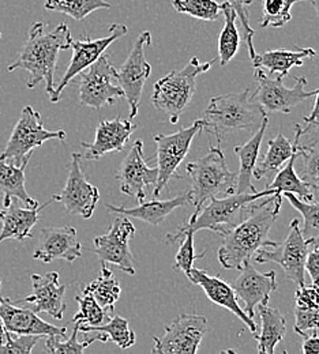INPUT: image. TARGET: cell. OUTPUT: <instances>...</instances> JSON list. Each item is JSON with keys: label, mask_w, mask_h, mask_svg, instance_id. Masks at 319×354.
<instances>
[{"label": "cell", "mask_w": 319, "mask_h": 354, "mask_svg": "<svg viewBox=\"0 0 319 354\" xmlns=\"http://www.w3.org/2000/svg\"><path fill=\"white\" fill-rule=\"evenodd\" d=\"M282 194L275 192L255 201L246 218L223 234V243L219 248V262L226 270L241 268L246 262L264 247H275L277 243L269 240V232L280 214Z\"/></svg>", "instance_id": "cell-1"}, {"label": "cell", "mask_w": 319, "mask_h": 354, "mask_svg": "<svg viewBox=\"0 0 319 354\" xmlns=\"http://www.w3.org/2000/svg\"><path fill=\"white\" fill-rule=\"evenodd\" d=\"M73 43L71 32L66 24H59L53 30L46 32V24L35 22L29 29V37L22 46L18 59L7 67L10 73L25 70L29 73L26 86L35 88L40 82L46 84L49 100L55 93L53 75L57 64V55L70 49Z\"/></svg>", "instance_id": "cell-2"}, {"label": "cell", "mask_w": 319, "mask_h": 354, "mask_svg": "<svg viewBox=\"0 0 319 354\" xmlns=\"http://www.w3.org/2000/svg\"><path fill=\"white\" fill-rule=\"evenodd\" d=\"M250 90L219 94L210 98L202 118L198 119L202 130L213 133L221 145L224 138L236 131H257L268 113L254 100L248 98Z\"/></svg>", "instance_id": "cell-3"}, {"label": "cell", "mask_w": 319, "mask_h": 354, "mask_svg": "<svg viewBox=\"0 0 319 354\" xmlns=\"http://www.w3.org/2000/svg\"><path fill=\"white\" fill-rule=\"evenodd\" d=\"M185 174L190 183L188 198L195 210L213 198H223L235 194L237 174L229 171L226 156L220 145L210 147L202 158L188 162Z\"/></svg>", "instance_id": "cell-4"}, {"label": "cell", "mask_w": 319, "mask_h": 354, "mask_svg": "<svg viewBox=\"0 0 319 354\" xmlns=\"http://www.w3.org/2000/svg\"><path fill=\"white\" fill-rule=\"evenodd\" d=\"M215 60L201 63L198 57H192L182 70L171 71L153 85L152 104L157 111L167 115L170 123L178 124L181 115L190 104L195 88L197 78L208 73Z\"/></svg>", "instance_id": "cell-5"}, {"label": "cell", "mask_w": 319, "mask_h": 354, "mask_svg": "<svg viewBox=\"0 0 319 354\" xmlns=\"http://www.w3.org/2000/svg\"><path fill=\"white\" fill-rule=\"evenodd\" d=\"M275 192V189L266 188L264 191H255L248 194H230L223 198H213L210 199L209 205L202 206L199 210H195L194 214L183 223L181 229H178V232L188 229L192 232L209 229L223 234L224 232L246 218L251 205L255 201Z\"/></svg>", "instance_id": "cell-6"}, {"label": "cell", "mask_w": 319, "mask_h": 354, "mask_svg": "<svg viewBox=\"0 0 319 354\" xmlns=\"http://www.w3.org/2000/svg\"><path fill=\"white\" fill-rule=\"evenodd\" d=\"M51 139L64 140L66 133L48 131L43 126L42 115L35 108L25 106L0 158L14 165H28L35 149Z\"/></svg>", "instance_id": "cell-7"}, {"label": "cell", "mask_w": 319, "mask_h": 354, "mask_svg": "<svg viewBox=\"0 0 319 354\" xmlns=\"http://www.w3.org/2000/svg\"><path fill=\"white\" fill-rule=\"evenodd\" d=\"M80 75V102L85 106L98 111L125 97L123 88L118 85V70L112 66L108 55H101Z\"/></svg>", "instance_id": "cell-8"}, {"label": "cell", "mask_w": 319, "mask_h": 354, "mask_svg": "<svg viewBox=\"0 0 319 354\" xmlns=\"http://www.w3.org/2000/svg\"><path fill=\"white\" fill-rule=\"evenodd\" d=\"M202 131V124L199 120H195L192 126L179 130L171 135H154V143L157 147V169L158 177L153 189V198L160 196L161 191L168 185L172 177L182 176L176 175V169L190 151V146L194 138Z\"/></svg>", "instance_id": "cell-9"}, {"label": "cell", "mask_w": 319, "mask_h": 354, "mask_svg": "<svg viewBox=\"0 0 319 354\" xmlns=\"http://www.w3.org/2000/svg\"><path fill=\"white\" fill-rule=\"evenodd\" d=\"M209 333L208 319L198 313H183L165 327L163 337H153V354H195Z\"/></svg>", "instance_id": "cell-10"}, {"label": "cell", "mask_w": 319, "mask_h": 354, "mask_svg": "<svg viewBox=\"0 0 319 354\" xmlns=\"http://www.w3.org/2000/svg\"><path fill=\"white\" fill-rule=\"evenodd\" d=\"M254 77L258 81V88L251 100L257 101L266 113H291L299 104L316 95L317 90L306 91L307 80L304 77H295V86L286 88L281 78H271L264 70L257 68Z\"/></svg>", "instance_id": "cell-11"}, {"label": "cell", "mask_w": 319, "mask_h": 354, "mask_svg": "<svg viewBox=\"0 0 319 354\" xmlns=\"http://www.w3.org/2000/svg\"><path fill=\"white\" fill-rule=\"evenodd\" d=\"M307 241L304 240L299 220H292L288 227L286 239L282 244H277L273 251L258 250L255 252L257 263H277L285 272L286 279L295 282L298 286L304 285Z\"/></svg>", "instance_id": "cell-12"}, {"label": "cell", "mask_w": 319, "mask_h": 354, "mask_svg": "<svg viewBox=\"0 0 319 354\" xmlns=\"http://www.w3.org/2000/svg\"><path fill=\"white\" fill-rule=\"evenodd\" d=\"M150 44V32H142L138 36L129 57L118 70V85L123 88L125 98L129 102L130 120L138 115L143 86L152 74V66L145 57V49Z\"/></svg>", "instance_id": "cell-13"}, {"label": "cell", "mask_w": 319, "mask_h": 354, "mask_svg": "<svg viewBox=\"0 0 319 354\" xmlns=\"http://www.w3.org/2000/svg\"><path fill=\"white\" fill-rule=\"evenodd\" d=\"M129 32L127 26L123 24H112L109 26V35L107 37L101 39H84V40H77L71 43V49H73V57L71 62L60 80L59 85L55 88L53 97L51 98L52 102H57L60 100V95L63 93L64 88L82 71H85L88 67H91L94 62H97L101 55H104L105 49L109 45L113 44L123 36H126Z\"/></svg>", "instance_id": "cell-14"}, {"label": "cell", "mask_w": 319, "mask_h": 354, "mask_svg": "<svg viewBox=\"0 0 319 354\" xmlns=\"http://www.w3.org/2000/svg\"><path fill=\"white\" fill-rule=\"evenodd\" d=\"M136 232L134 223L126 218V216L119 217L112 222L105 234L94 239L93 252L101 262L118 266L126 274L136 275L134 258L129 247V241Z\"/></svg>", "instance_id": "cell-15"}, {"label": "cell", "mask_w": 319, "mask_h": 354, "mask_svg": "<svg viewBox=\"0 0 319 354\" xmlns=\"http://www.w3.org/2000/svg\"><path fill=\"white\" fill-rule=\"evenodd\" d=\"M81 158L82 156L80 153H73L66 185L63 191L59 195H53L52 199L62 202L67 213L89 220L100 201V192L84 175Z\"/></svg>", "instance_id": "cell-16"}, {"label": "cell", "mask_w": 319, "mask_h": 354, "mask_svg": "<svg viewBox=\"0 0 319 354\" xmlns=\"http://www.w3.org/2000/svg\"><path fill=\"white\" fill-rule=\"evenodd\" d=\"M157 177V167L150 168L147 165L143 156V143L142 140H137L116 175L120 183V191L129 196L137 198L138 202H143L147 188L156 185Z\"/></svg>", "instance_id": "cell-17"}, {"label": "cell", "mask_w": 319, "mask_h": 354, "mask_svg": "<svg viewBox=\"0 0 319 354\" xmlns=\"http://www.w3.org/2000/svg\"><path fill=\"white\" fill-rule=\"evenodd\" d=\"M81 257L82 245L77 237V229L70 225L43 229L32 255L33 259L44 263H51L56 259L71 263Z\"/></svg>", "instance_id": "cell-18"}, {"label": "cell", "mask_w": 319, "mask_h": 354, "mask_svg": "<svg viewBox=\"0 0 319 354\" xmlns=\"http://www.w3.org/2000/svg\"><path fill=\"white\" fill-rule=\"evenodd\" d=\"M240 270L232 288L236 297L244 301V312L254 319L257 306L269 304L271 295L277 289V275L274 271L259 272L250 262H246Z\"/></svg>", "instance_id": "cell-19"}, {"label": "cell", "mask_w": 319, "mask_h": 354, "mask_svg": "<svg viewBox=\"0 0 319 354\" xmlns=\"http://www.w3.org/2000/svg\"><path fill=\"white\" fill-rule=\"evenodd\" d=\"M32 293L22 300L30 304L36 313H48L53 319L62 320L66 312V286L60 285L59 274L49 271L46 274H32Z\"/></svg>", "instance_id": "cell-20"}, {"label": "cell", "mask_w": 319, "mask_h": 354, "mask_svg": "<svg viewBox=\"0 0 319 354\" xmlns=\"http://www.w3.org/2000/svg\"><path fill=\"white\" fill-rule=\"evenodd\" d=\"M185 275L192 283H195L203 289V292L206 293L208 299L212 303L232 312L248 327V330L253 334L257 333V330H258L257 323L239 306L233 288L226 281H223L220 278V275L213 277V275H209V272L206 270H199L195 267H192Z\"/></svg>", "instance_id": "cell-21"}, {"label": "cell", "mask_w": 319, "mask_h": 354, "mask_svg": "<svg viewBox=\"0 0 319 354\" xmlns=\"http://www.w3.org/2000/svg\"><path fill=\"white\" fill-rule=\"evenodd\" d=\"M0 319L4 324L6 331H10L12 334H30L40 337L59 335L66 338V327H57L46 323V320L39 317L35 310L21 308L6 297H0Z\"/></svg>", "instance_id": "cell-22"}, {"label": "cell", "mask_w": 319, "mask_h": 354, "mask_svg": "<svg viewBox=\"0 0 319 354\" xmlns=\"http://www.w3.org/2000/svg\"><path fill=\"white\" fill-rule=\"evenodd\" d=\"M137 127L131 120H123L120 116L115 120L101 122L95 130L94 140L91 143H81L85 149V160L95 161L102 158L105 154L122 151Z\"/></svg>", "instance_id": "cell-23"}, {"label": "cell", "mask_w": 319, "mask_h": 354, "mask_svg": "<svg viewBox=\"0 0 319 354\" xmlns=\"http://www.w3.org/2000/svg\"><path fill=\"white\" fill-rule=\"evenodd\" d=\"M53 199L48 201L43 206L36 207H21L15 202V198H12V202L8 207L0 209V243L4 240H18L22 241L32 234V229L39 222V213L46 209L49 203H52Z\"/></svg>", "instance_id": "cell-24"}, {"label": "cell", "mask_w": 319, "mask_h": 354, "mask_svg": "<svg viewBox=\"0 0 319 354\" xmlns=\"http://www.w3.org/2000/svg\"><path fill=\"white\" fill-rule=\"evenodd\" d=\"M316 56L317 50L314 48H296L295 50L278 48L264 53H255L251 62L255 70L259 68L269 74H278V78L284 80L292 67H300L306 59Z\"/></svg>", "instance_id": "cell-25"}, {"label": "cell", "mask_w": 319, "mask_h": 354, "mask_svg": "<svg viewBox=\"0 0 319 354\" xmlns=\"http://www.w3.org/2000/svg\"><path fill=\"white\" fill-rule=\"evenodd\" d=\"M269 124V119L266 118L261 127L255 131L254 136L246 142L241 146L235 147V154L239 158L240 168L237 174V181L235 187V194H248V192H255V187L253 184L254 178V168L257 165V160L259 156V149L264 140V136L266 133Z\"/></svg>", "instance_id": "cell-26"}, {"label": "cell", "mask_w": 319, "mask_h": 354, "mask_svg": "<svg viewBox=\"0 0 319 354\" xmlns=\"http://www.w3.org/2000/svg\"><path fill=\"white\" fill-rule=\"evenodd\" d=\"M188 203H190V198H188V194L185 192L172 199H165V201L153 199L150 202H139L137 207H116L111 205H105V207L111 213L133 217L140 221L147 222L150 225H160L174 210L184 207Z\"/></svg>", "instance_id": "cell-27"}, {"label": "cell", "mask_w": 319, "mask_h": 354, "mask_svg": "<svg viewBox=\"0 0 319 354\" xmlns=\"http://www.w3.org/2000/svg\"><path fill=\"white\" fill-rule=\"evenodd\" d=\"M300 131H302V126L295 124L293 143H291L282 133H278L275 138L269 140L268 143L269 147L264 160L259 164H257L254 168V174H253L254 178L262 180V178L273 176L274 174H277L288 162V160L299 147Z\"/></svg>", "instance_id": "cell-28"}, {"label": "cell", "mask_w": 319, "mask_h": 354, "mask_svg": "<svg viewBox=\"0 0 319 354\" xmlns=\"http://www.w3.org/2000/svg\"><path fill=\"white\" fill-rule=\"evenodd\" d=\"M25 168L26 165H14L0 158V191L3 192V207H8L12 198L24 202L26 207L39 206V202L26 191Z\"/></svg>", "instance_id": "cell-29"}, {"label": "cell", "mask_w": 319, "mask_h": 354, "mask_svg": "<svg viewBox=\"0 0 319 354\" xmlns=\"http://www.w3.org/2000/svg\"><path fill=\"white\" fill-rule=\"evenodd\" d=\"M259 317L262 323L261 334H253L258 341V353L273 354L286 331V320L282 313L269 304H259Z\"/></svg>", "instance_id": "cell-30"}, {"label": "cell", "mask_w": 319, "mask_h": 354, "mask_svg": "<svg viewBox=\"0 0 319 354\" xmlns=\"http://www.w3.org/2000/svg\"><path fill=\"white\" fill-rule=\"evenodd\" d=\"M299 149H300V143H299L298 150L288 160V164L285 167H282L275 174L273 181L269 184L268 188L275 189L280 194L292 192L298 198L310 202V201L314 199V191L300 177L298 176V174L295 171V161H296L298 157H300Z\"/></svg>", "instance_id": "cell-31"}, {"label": "cell", "mask_w": 319, "mask_h": 354, "mask_svg": "<svg viewBox=\"0 0 319 354\" xmlns=\"http://www.w3.org/2000/svg\"><path fill=\"white\" fill-rule=\"evenodd\" d=\"M89 292L95 299V301L105 310H113L115 303L119 300L122 289L119 282L116 281L113 272L108 268L107 263L102 262L101 271L98 278L91 281V283L84 289Z\"/></svg>", "instance_id": "cell-32"}, {"label": "cell", "mask_w": 319, "mask_h": 354, "mask_svg": "<svg viewBox=\"0 0 319 354\" xmlns=\"http://www.w3.org/2000/svg\"><path fill=\"white\" fill-rule=\"evenodd\" d=\"M221 14L224 15V28L219 36V56L220 64L227 66L240 48V35L236 26L237 14L227 1L221 3Z\"/></svg>", "instance_id": "cell-33"}, {"label": "cell", "mask_w": 319, "mask_h": 354, "mask_svg": "<svg viewBox=\"0 0 319 354\" xmlns=\"http://www.w3.org/2000/svg\"><path fill=\"white\" fill-rule=\"evenodd\" d=\"M78 333H80V324L75 323L73 334L69 339L62 341L63 337L59 335H49L46 338V348L49 353L53 354H81L85 352V349L88 346H91L93 342L95 341H101V342H107L109 341L108 337L104 333L100 331H91V333H85V334H93L91 337L85 335V339L82 342L78 341Z\"/></svg>", "instance_id": "cell-34"}, {"label": "cell", "mask_w": 319, "mask_h": 354, "mask_svg": "<svg viewBox=\"0 0 319 354\" xmlns=\"http://www.w3.org/2000/svg\"><path fill=\"white\" fill-rule=\"evenodd\" d=\"M81 333H91V331H100L104 333L108 339H112L120 349H129L136 344V333L129 327V320L115 315L108 319L107 324L100 326H80Z\"/></svg>", "instance_id": "cell-35"}, {"label": "cell", "mask_w": 319, "mask_h": 354, "mask_svg": "<svg viewBox=\"0 0 319 354\" xmlns=\"http://www.w3.org/2000/svg\"><path fill=\"white\" fill-rule=\"evenodd\" d=\"M44 7L49 11L66 14L75 21H82L91 12L112 6L107 0H46Z\"/></svg>", "instance_id": "cell-36"}, {"label": "cell", "mask_w": 319, "mask_h": 354, "mask_svg": "<svg viewBox=\"0 0 319 354\" xmlns=\"http://www.w3.org/2000/svg\"><path fill=\"white\" fill-rule=\"evenodd\" d=\"M288 202L303 216V229L302 234L306 241L319 239V202H307L298 198L292 192L282 194Z\"/></svg>", "instance_id": "cell-37"}, {"label": "cell", "mask_w": 319, "mask_h": 354, "mask_svg": "<svg viewBox=\"0 0 319 354\" xmlns=\"http://www.w3.org/2000/svg\"><path fill=\"white\" fill-rule=\"evenodd\" d=\"M194 234L195 232L192 230H183V232H175L171 234H167V241L170 244H175L178 241H181V247L179 251L175 257V268L176 270H182L184 274H187L192 267L194 262L203 258L206 252L202 254H195L194 250Z\"/></svg>", "instance_id": "cell-38"}, {"label": "cell", "mask_w": 319, "mask_h": 354, "mask_svg": "<svg viewBox=\"0 0 319 354\" xmlns=\"http://www.w3.org/2000/svg\"><path fill=\"white\" fill-rule=\"evenodd\" d=\"M299 1L309 0H262L261 28H282L286 25L292 19V7Z\"/></svg>", "instance_id": "cell-39"}, {"label": "cell", "mask_w": 319, "mask_h": 354, "mask_svg": "<svg viewBox=\"0 0 319 354\" xmlns=\"http://www.w3.org/2000/svg\"><path fill=\"white\" fill-rule=\"evenodd\" d=\"M174 8L201 21H217L221 14V4L217 0H172Z\"/></svg>", "instance_id": "cell-40"}, {"label": "cell", "mask_w": 319, "mask_h": 354, "mask_svg": "<svg viewBox=\"0 0 319 354\" xmlns=\"http://www.w3.org/2000/svg\"><path fill=\"white\" fill-rule=\"evenodd\" d=\"M77 303L80 306V310L74 315L73 322L78 323L80 326H100L104 324L107 319H109L107 310L86 290H82V295L77 296Z\"/></svg>", "instance_id": "cell-41"}, {"label": "cell", "mask_w": 319, "mask_h": 354, "mask_svg": "<svg viewBox=\"0 0 319 354\" xmlns=\"http://www.w3.org/2000/svg\"><path fill=\"white\" fill-rule=\"evenodd\" d=\"M299 151H300V157L304 161V168L300 178L313 191H319V149L306 147L300 145Z\"/></svg>", "instance_id": "cell-42"}, {"label": "cell", "mask_w": 319, "mask_h": 354, "mask_svg": "<svg viewBox=\"0 0 319 354\" xmlns=\"http://www.w3.org/2000/svg\"><path fill=\"white\" fill-rule=\"evenodd\" d=\"M295 331L303 338L317 334L319 330V307L298 308L295 307Z\"/></svg>", "instance_id": "cell-43"}, {"label": "cell", "mask_w": 319, "mask_h": 354, "mask_svg": "<svg viewBox=\"0 0 319 354\" xmlns=\"http://www.w3.org/2000/svg\"><path fill=\"white\" fill-rule=\"evenodd\" d=\"M40 335L22 334L17 338L12 337V333L6 331V342L0 346V354H24L32 353L37 342L40 341Z\"/></svg>", "instance_id": "cell-44"}, {"label": "cell", "mask_w": 319, "mask_h": 354, "mask_svg": "<svg viewBox=\"0 0 319 354\" xmlns=\"http://www.w3.org/2000/svg\"><path fill=\"white\" fill-rule=\"evenodd\" d=\"M229 6L236 11L237 17L240 18V22L243 25V36L246 40V44L248 48V53L250 57L253 59L255 56V49L253 44V39H254V29L250 26V17H248V10L247 7L254 1V0H226Z\"/></svg>", "instance_id": "cell-45"}, {"label": "cell", "mask_w": 319, "mask_h": 354, "mask_svg": "<svg viewBox=\"0 0 319 354\" xmlns=\"http://www.w3.org/2000/svg\"><path fill=\"white\" fill-rule=\"evenodd\" d=\"M295 307L298 308H317L319 307V285L298 286L295 292Z\"/></svg>", "instance_id": "cell-46"}, {"label": "cell", "mask_w": 319, "mask_h": 354, "mask_svg": "<svg viewBox=\"0 0 319 354\" xmlns=\"http://www.w3.org/2000/svg\"><path fill=\"white\" fill-rule=\"evenodd\" d=\"M306 271L310 274L313 283L319 285V239L307 241Z\"/></svg>", "instance_id": "cell-47"}, {"label": "cell", "mask_w": 319, "mask_h": 354, "mask_svg": "<svg viewBox=\"0 0 319 354\" xmlns=\"http://www.w3.org/2000/svg\"><path fill=\"white\" fill-rule=\"evenodd\" d=\"M300 145L306 147H317L319 149V116L307 123V126L300 131Z\"/></svg>", "instance_id": "cell-48"}, {"label": "cell", "mask_w": 319, "mask_h": 354, "mask_svg": "<svg viewBox=\"0 0 319 354\" xmlns=\"http://www.w3.org/2000/svg\"><path fill=\"white\" fill-rule=\"evenodd\" d=\"M302 352L304 354L319 353V337L317 334L304 338Z\"/></svg>", "instance_id": "cell-49"}, {"label": "cell", "mask_w": 319, "mask_h": 354, "mask_svg": "<svg viewBox=\"0 0 319 354\" xmlns=\"http://www.w3.org/2000/svg\"><path fill=\"white\" fill-rule=\"evenodd\" d=\"M316 97H317V100H316V104H314V108H313L311 113L303 119L306 123H310V122L316 120V119H317V118L319 116V88H317Z\"/></svg>", "instance_id": "cell-50"}, {"label": "cell", "mask_w": 319, "mask_h": 354, "mask_svg": "<svg viewBox=\"0 0 319 354\" xmlns=\"http://www.w3.org/2000/svg\"><path fill=\"white\" fill-rule=\"evenodd\" d=\"M4 342H6V328H4V324L0 319V346L4 345Z\"/></svg>", "instance_id": "cell-51"}, {"label": "cell", "mask_w": 319, "mask_h": 354, "mask_svg": "<svg viewBox=\"0 0 319 354\" xmlns=\"http://www.w3.org/2000/svg\"><path fill=\"white\" fill-rule=\"evenodd\" d=\"M311 1H313V6H314L316 12H317V15H318L319 18V0H311Z\"/></svg>", "instance_id": "cell-52"}, {"label": "cell", "mask_w": 319, "mask_h": 354, "mask_svg": "<svg viewBox=\"0 0 319 354\" xmlns=\"http://www.w3.org/2000/svg\"><path fill=\"white\" fill-rule=\"evenodd\" d=\"M0 286H1V278H0Z\"/></svg>", "instance_id": "cell-53"}, {"label": "cell", "mask_w": 319, "mask_h": 354, "mask_svg": "<svg viewBox=\"0 0 319 354\" xmlns=\"http://www.w3.org/2000/svg\"><path fill=\"white\" fill-rule=\"evenodd\" d=\"M0 39H1V32H0Z\"/></svg>", "instance_id": "cell-54"}]
</instances>
